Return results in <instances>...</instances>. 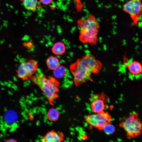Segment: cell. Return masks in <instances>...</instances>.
Here are the masks:
<instances>
[{
	"label": "cell",
	"instance_id": "1",
	"mask_svg": "<svg viewBox=\"0 0 142 142\" xmlns=\"http://www.w3.org/2000/svg\"><path fill=\"white\" fill-rule=\"evenodd\" d=\"M102 66L101 62L94 55L88 54L72 64L70 69L75 83L79 84L91 80V74L98 73Z\"/></svg>",
	"mask_w": 142,
	"mask_h": 142
},
{
	"label": "cell",
	"instance_id": "2",
	"mask_svg": "<svg viewBox=\"0 0 142 142\" xmlns=\"http://www.w3.org/2000/svg\"><path fill=\"white\" fill-rule=\"evenodd\" d=\"M80 28L79 39L83 43L96 45L98 40V34L99 24L95 17L90 15L86 18H82L77 21Z\"/></svg>",
	"mask_w": 142,
	"mask_h": 142
},
{
	"label": "cell",
	"instance_id": "3",
	"mask_svg": "<svg viewBox=\"0 0 142 142\" xmlns=\"http://www.w3.org/2000/svg\"><path fill=\"white\" fill-rule=\"evenodd\" d=\"M32 80L40 87L49 100L52 101L57 97L58 85L54 78H47L40 74L33 76Z\"/></svg>",
	"mask_w": 142,
	"mask_h": 142
},
{
	"label": "cell",
	"instance_id": "4",
	"mask_svg": "<svg viewBox=\"0 0 142 142\" xmlns=\"http://www.w3.org/2000/svg\"><path fill=\"white\" fill-rule=\"evenodd\" d=\"M120 126L124 129L129 138H134L142 134V122L137 113H132L123 120Z\"/></svg>",
	"mask_w": 142,
	"mask_h": 142
},
{
	"label": "cell",
	"instance_id": "5",
	"mask_svg": "<svg viewBox=\"0 0 142 142\" xmlns=\"http://www.w3.org/2000/svg\"><path fill=\"white\" fill-rule=\"evenodd\" d=\"M111 120L109 114L104 111L89 115L85 118L87 123L99 130H103L106 124L111 123Z\"/></svg>",
	"mask_w": 142,
	"mask_h": 142
},
{
	"label": "cell",
	"instance_id": "6",
	"mask_svg": "<svg viewBox=\"0 0 142 142\" xmlns=\"http://www.w3.org/2000/svg\"><path fill=\"white\" fill-rule=\"evenodd\" d=\"M38 66L37 62L33 59L23 62L19 65L17 69V75L21 79H27L36 72Z\"/></svg>",
	"mask_w": 142,
	"mask_h": 142
},
{
	"label": "cell",
	"instance_id": "7",
	"mask_svg": "<svg viewBox=\"0 0 142 142\" xmlns=\"http://www.w3.org/2000/svg\"><path fill=\"white\" fill-rule=\"evenodd\" d=\"M123 10L129 14L134 23L137 22V16L142 11V4L140 0H130L123 6Z\"/></svg>",
	"mask_w": 142,
	"mask_h": 142
},
{
	"label": "cell",
	"instance_id": "8",
	"mask_svg": "<svg viewBox=\"0 0 142 142\" xmlns=\"http://www.w3.org/2000/svg\"><path fill=\"white\" fill-rule=\"evenodd\" d=\"M103 95H95L92 98L90 104V109L94 113L104 111L105 107V99Z\"/></svg>",
	"mask_w": 142,
	"mask_h": 142
},
{
	"label": "cell",
	"instance_id": "9",
	"mask_svg": "<svg viewBox=\"0 0 142 142\" xmlns=\"http://www.w3.org/2000/svg\"><path fill=\"white\" fill-rule=\"evenodd\" d=\"M64 135L62 133L52 130L47 133L43 138L42 142H62L63 140Z\"/></svg>",
	"mask_w": 142,
	"mask_h": 142
},
{
	"label": "cell",
	"instance_id": "10",
	"mask_svg": "<svg viewBox=\"0 0 142 142\" xmlns=\"http://www.w3.org/2000/svg\"><path fill=\"white\" fill-rule=\"evenodd\" d=\"M124 65L125 67L133 74L137 75L142 73V65L139 62L133 61Z\"/></svg>",
	"mask_w": 142,
	"mask_h": 142
},
{
	"label": "cell",
	"instance_id": "11",
	"mask_svg": "<svg viewBox=\"0 0 142 142\" xmlns=\"http://www.w3.org/2000/svg\"><path fill=\"white\" fill-rule=\"evenodd\" d=\"M52 50L53 53L57 55H61L63 54L65 50V46L64 44L61 42L55 43L53 45Z\"/></svg>",
	"mask_w": 142,
	"mask_h": 142
},
{
	"label": "cell",
	"instance_id": "12",
	"mask_svg": "<svg viewBox=\"0 0 142 142\" xmlns=\"http://www.w3.org/2000/svg\"><path fill=\"white\" fill-rule=\"evenodd\" d=\"M46 63L49 69L53 70L60 65L58 58L53 56L48 57Z\"/></svg>",
	"mask_w": 142,
	"mask_h": 142
},
{
	"label": "cell",
	"instance_id": "13",
	"mask_svg": "<svg viewBox=\"0 0 142 142\" xmlns=\"http://www.w3.org/2000/svg\"><path fill=\"white\" fill-rule=\"evenodd\" d=\"M24 7L27 10L34 11L37 8L38 0H22Z\"/></svg>",
	"mask_w": 142,
	"mask_h": 142
},
{
	"label": "cell",
	"instance_id": "14",
	"mask_svg": "<svg viewBox=\"0 0 142 142\" xmlns=\"http://www.w3.org/2000/svg\"><path fill=\"white\" fill-rule=\"evenodd\" d=\"M47 115L49 120L51 121H54L58 119L59 116V112L56 109L52 108L49 110Z\"/></svg>",
	"mask_w": 142,
	"mask_h": 142
},
{
	"label": "cell",
	"instance_id": "15",
	"mask_svg": "<svg viewBox=\"0 0 142 142\" xmlns=\"http://www.w3.org/2000/svg\"><path fill=\"white\" fill-rule=\"evenodd\" d=\"M66 72L65 68L63 65H60L53 70V74L57 78H61L65 75Z\"/></svg>",
	"mask_w": 142,
	"mask_h": 142
},
{
	"label": "cell",
	"instance_id": "16",
	"mask_svg": "<svg viewBox=\"0 0 142 142\" xmlns=\"http://www.w3.org/2000/svg\"><path fill=\"white\" fill-rule=\"evenodd\" d=\"M115 128L114 125L111 124V123L106 124L104 126L103 130L104 133L108 135L113 134L115 132Z\"/></svg>",
	"mask_w": 142,
	"mask_h": 142
},
{
	"label": "cell",
	"instance_id": "17",
	"mask_svg": "<svg viewBox=\"0 0 142 142\" xmlns=\"http://www.w3.org/2000/svg\"><path fill=\"white\" fill-rule=\"evenodd\" d=\"M40 2L43 4L45 5L50 4L53 0H39Z\"/></svg>",
	"mask_w": 142,
	"mask_h": 142
},
{
	"label": "cell",
	"instance_id": "18",
	"mask_svg": "<svg viewBox=\"0 0 142 142\" xmlns=\"http://www.w3.org/2000/svg\"><path fill=\"white\" fill-rule=\"evenodd\" d=\"M33 44L31 42H29L25 43V46L28 48H32Z\"/></svg>",
	"mask_w": 142,
	"mask_h": 142
},
{
	"label": "cell",
	"instance_id": "19",
	"mask_svg": "<svg viewBox=\"0 0 142 142\" xmlns=\"http://www.w3.org/2000/svg\"><path fill=\"white\" fill-rule=\"evenodd\" d=\"M4 142H17L15 140L13 139H9L7 140Z\"/></svg>",
	"mask_w": 142,
	"mask_h": 142
}]
</instances>
